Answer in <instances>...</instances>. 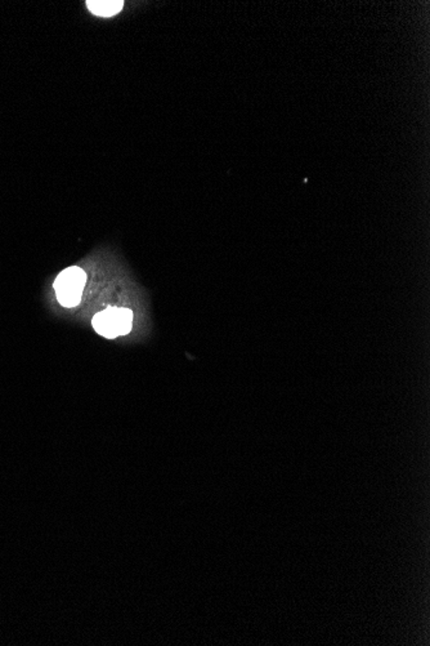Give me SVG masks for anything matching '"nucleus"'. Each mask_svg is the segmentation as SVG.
I'll return each mask as SVG.
<instances>
[{
	"mask_svg": "<svg viewBox=\"0 0 430 646\" xmlns=\"http://www.w3.org/2000/svg\"><path fill=\"white\" fill-rule=\"evenodd\" d=\"M87 275L82 268H69L57 276L55 290L58 302L65 307H74L82 300V289L85 287Z\"/></svg>",
	"mask_w": 430,
	"mask_h": 646,
	"instance_id": "nucleus-1",
	"label": "nucleus"
},
{
	"mask_svg": "<svg viewBox=\"0 0 430 646\" xmlns=\"http://www.w3.org/2000/svg\"><path fill=\"white\" fill-rule=\"evenodd\" d=\"M93 328L103 337H117L115 307H109L106 311L98 312L96 317H93Z\"/></svg>",
	"mask_w": 430,
	"mask_h": 646,
	"instance_id": "nucleus-2",
	"label": "nucleus"
},
{
	"mask_svg": "<svg viewBox=\"0 0 430 646\" xmlns=\"http://www.w3.org/2000/svg\"><path fill=\"white\" fill-rule=\"evenodd\" d=\"M89 9L102 17H111L119 14L124 7L123 0H89L87 1Z\"/></svg>",
	"mask_w": 430,
	"mask_h": 646,
	"instance_id": "nucleus-3",
	"label": "nucleus"
},
{
	"mask_svg": "<svg viewBox=\"0 0 430 646\" xmlns=\"http://www.w3.org/2000/svg\"><path fill=\"white\" fill-rule=\"evenodd\" d=\"M133 312L128 309L115 307V323H117V336H125L131 329Z\"/></svg>",
	"mask_w": 430,
	"mask_h": 646,
	"instance_id": "nucleus-4",
	"label": "nucleus"
}]
</instances>
